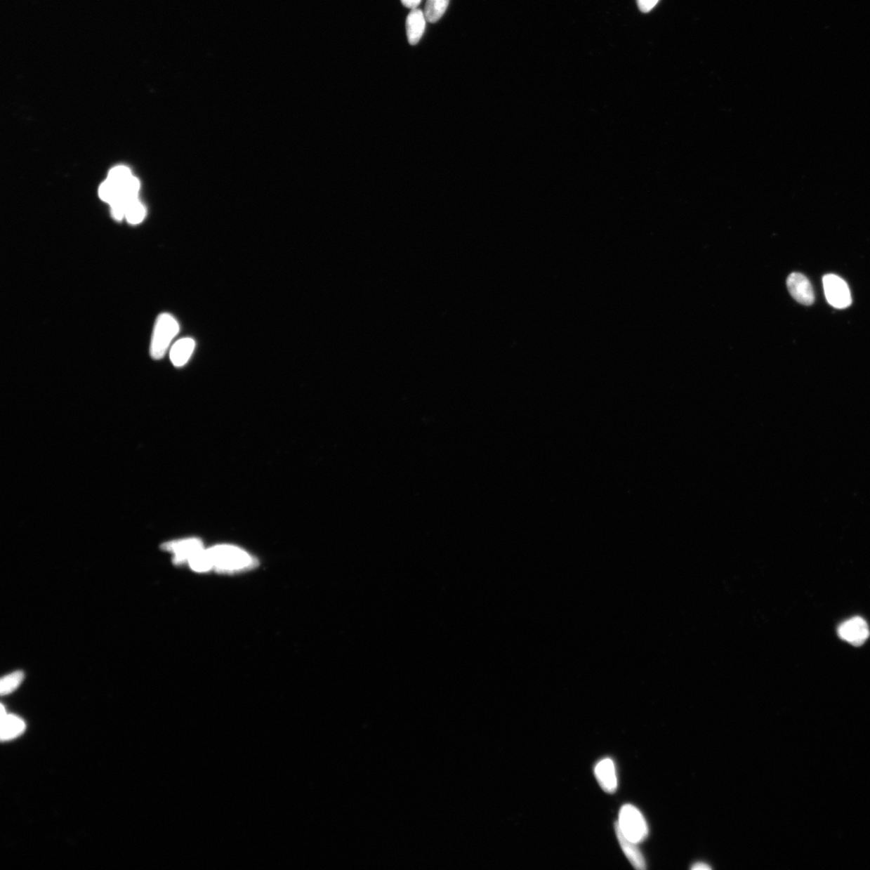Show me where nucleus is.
Instances as JSON below:
<instances>
[{"label":"nucleus","instance_id":"obj_1","mask_svg":"<svg viewBox=\"0 0 870 870\" xmlns=\"http://www.w3.org/2000/svg\"><path fill=\"white\" fill-rule=\"evenodd\" d=\"M213 569L218 572L235 573L256 566L257 562L247 552L231 545H218L208 549Z\"/></svg>","mask_w":870,"mask_h":870},{"label":"nucleus","instance_id":"obj_2","mask_svg":"<svg viewBox=\"0 0 870 870\" xmlns=\"http://www.w3.org/2000/svg\"><path fill=\"white\" fill-rule=\"evenodd\" d=\"M180 331L178 322L171 315L165 313L158 316L153 329L150 355L152 359L161 360L167 352L174 338Z\"/></svg>","mask_w":870,"mask_h":870},{"label":"nucleus","instance_id":"obj_3","mask_svg":"<svg viewBox=\"0 0 870 870\" xmlns=\"http://www.w3.org/2000/svg\"><path fill=\"white\" fill-rule=\"evenodd\" d=\"M615 825L628 840L636 844L645 841L648 836V825L643 815L631 804L621 808L619 819Z\"/></svg>","mask_w":870,"mask_h":870},{"label":"nucleus","instance_id":"obj_4","mask_svg":"<svg viewBox=\"0 0 870 870\" xmlns=\"http://www.w3.org/2000/svg\"><path fill=\"white\" fill-rule=\"evenodd\" d=\"M823 284L825 297L831 305L836 309L849 308L852 303L850 290L842 278L828 275L824 277Z\"/></svg>","mask_w":870,"mask_h":870},{"label":"nucleus","instance_id":"obj_5","mask_svg":"<svg viewBox=\"0 0 870 870\" xmlns=\"http://www.w3.org/2000/svg\"><path fill=\"white\" fill-rule=\"evenodd\" d=\"M162 549L173 553L175 565H183V563L188 562L197 553L204 550V546L199 539H188L169 541L162 545Z\"/></svg>","mask_w":870,"mask_h":870},{"label":"nucleus","instance_id":"obj_6","mask_svg":"<svg viewBox=\"0 0 870 870\" xmlns=\"http://www.w3.org/2000/svg\"><path fill=\"white\" fill-rule=\"evenodd\" d=\"M841 638L845 641L859 647L866 641L869 636V628L866 621L861 617L852 618L841 624L838 628Z\"/></svg>","mask_w":870,"mask_h":870},{"label":"nucleus","instance_id":"obj_7","mask_svg":"<svg viewBox=\"0 0 870 870\" xmlns=\"http://www.w3.org/2000/svg\"><path fill=\"white\" fill-rule=\"evenodd\" d=\"M789 292L798 303L811 305L815 302V294L808 279L800 272H793L786 281Z\"/></svg>","mask_w":870,"mask_h":870},{"label":"nucleus","instance_id":"obj_8","mask_svg":"<svg viewBox=\"0 0 870 870\" xmlns=\"http://www.w3.org/2000/svg\"><path fill=\"white\" fill-rule=\"evenodd\" d=\"M595 776L605 792L612 794L617 791V777L614 760L610 758L600 760L595 767Z\"/></svg>","mask_w":870,"mask_h":870},{"label":"nucleus","instance_id":"obj_9","mask_svg":"<svg viewBox=\"0 0 870 870\" xmlns=\"http://www.w3.org/2000/svg\"><path fill=\"white\" fill-rule=\"evenodd\" d=\"M0 720H1V737L2 742H7L15 739L23 733L25 730V723L23 720L15 715H9L6 710L1 705V715H0Z\"/></svg>","mask_w":870,"mask_h":870},{"label":"nucleus","instance_id":"obj_10","mask_svg":"<svg viewBox=\"0 0 870 870\" xmlns=\"http://www.w3.org/2000/svg\"><path fill=\"white\" fill-rule=\"evenodd\" d=\"M426 18L423 11L418 8L411 9L407 20V32L410 45L415 46L421 40L424 34Z\"/></svg>","mask_w":870,"mask_h":870},{"label":"nucleus","instance_id":"obj_11","mask_svg":"<svg viewBox=\"0 0 870 870\" xmlns=\"http://www.w3.org/2000/svg\"><path fill=\"white\" fill-rule=\"evenodd\" d=\"M615 831L617 840L620 843L621 849L624 853H625V855L628 858L629 862L631 863L632 866L639 870H644L647 869V864H645L642 853L639 850L638 847L637 846L638 844L628 840L626 837L621 833V831L617 827L616 825Z\"/></svg>","mask_w":870,"mask_h":870},{"label":"nucleus","instance_id":"obj_12","mask_svg":"<svg viewBox=\"0 0 870 870\" xmlns=\"http://www.w3.org/2000/svg\"><path fill=\"white\" fill-rule=\"evenodd\" d=\"M195 348V341L191 338H183L175 343L171 351V360L174 366L183 367L187 364Z\"/></svg>","mask_w":870,"mask_h":870},{"label":"nucleus","instance_id":"obj_13","mask_svg":"<svg viewBox=\"0 0 870 870\" xmlns=\"http://www.w3.org/2000/svg\"><path fill=\"white\" fill-rule=\"evenodd\" d=\"M450 0H428L425 8V16L430 23L439 21L445 13Z\"/></svg>","mask_w":870,"mask_h":870},{"label":"nucleus","instance_id":"obj_14","mask_svg":"<svg viewBox=\"0 0 870 870\" xmlns=\"http://www.w3.org/2000/svg\"><path fill=\"white\" fill-rule=\"evenodd\" d=\"M189 565L197 572H206L213 569V565L208 551L205 548L197 553L188 562Z\"/></svg>","mask_w":870,"mask_h":870},{"label":"nucleus","instance_id":"obj_15","mask_svg":"<svg viewBox=\"0 0 870 870\" xmlns=\"http://www.w3.org/2000/svg\"><path fill=\"white\" fill-rule=\"evenodd\" d=\"M145 213L144 206L136 199L129 202L126 208L125 218L131 224H139L144 220Z\"/></svg>","mask_w":870,"mask_h":870},{"label":"nucleus","instance_id":"obj_16","mask_svg":"<svg viewBox=\"0 0 870 870\" xmlns=\"http://www.w3.org/2000/svg\"><path fill=\"white\" fill-rule=\"evenodd\" d=\"M23 678L24 674L21 671H16L13 673V674L5 676L1 680L0 693H1L2 696L12 693L20 686Z\"/></svg>","mask_w":870,"mask_h":870},{"label":"nucleus","instance_id":"obj_17","mask_svg":"<svg viewBox=\"0 0 870 870\" xmlns=\"http://www.w3.org/2000/svg\"><path fill=\"white\" fill-rule=\"evenodd\" d=\"M133 177V174L130 169L126 166H120L111 169L108 173L107 179L111 180L112 183L120 187L124 184L128 179Z\"/></svg>","mask_w":870,"mask_h":870},{"label":"nucleus","instance_id":"obj_18","mask_svg":"<svg viewBox=\"0 0 870 870\" xmlns=\"http://www.w3.org/2000/svg\"><path fill=\"white\" fill-rule=\"evenodd\" d=\"M659 0H638L639 8L643 13H648L652 10Z\"/></svg>","mask_w":870,"mask_h":870},{"label":"nucleus","instance_id":"obj_19","mask_svg":"<svg viewBox=\"0 0 870 870\" xmlns=\"http://www.w3.org/2000/svg\"><path fill=\"white\" fill-rule=\"evenodd\" d=\"M421 2V0H402L404 6L410 9L418 8Z\"/></svg>","mask_w":870,"mask_h":870},{"label":"nucleus","instance_id":"obj_20","mask_svg":"<svg viewBox=\"0 0 870 870\" xmlns=\"http://www.w3.org/2000/svg\"><path fill=\"white\" fill-rule=\"evenodd\" d=\"M711 869V868L708 866V864L702 863V862L696 863L692 867V869L693 870H710Z\"/></svg>","mask_w":870,"mask_h":870}]
</instances>
